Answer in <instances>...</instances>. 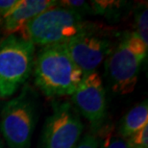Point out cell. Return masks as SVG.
Returning a JSON list of instances; mask_svg holds the SVG:
<instances>
[{
  "instance_id": "obj_1",
  "label": "cell",
  "mask_w": 148,
  "mask_h": 148,
  "mask_svg": "<svg viewBox=\"0 0 148 148\" xmlns=\"http://www.w3.org/2000/svg\"><path fill=\"white\" fill-rule=\"evenodd\" d=\"M35 84L49 97L72 95L84 74L63 44L42 47L34 62Z\"/></svg>"
},
{
  "instance_id": "obj_2",
  "label": "cell",
  "mask_w": 148,
  "mask_h": 148,
  "mask_svg": "<svg viewBox=\"0 0 148 148\" xmlns=\"http://www.w3.org/2000/svg\"><path fill=\"white\" fill-rule=\"evenodd\" d=\"M91 25L80 14L57 4L27 23L20 33L34 45L45 47L66 42Z\"/></svg>"
},
{
  "instance_id": "obj_3",
  "label": "cell",
  "mask_w": 148,
  "mask_h": 148,
  "mask_svg": "<svg viewBox=\"0 0 148 148\" xmlns=\"http://www.w3.org/2000/svg\"><path fill=\"white\" fill-rule=\"evenodd\" d=\"M148 46L134 32L123 35L106 59V70L112 91L128 94L135 90Z\"/></svg>"
},
{
  "instance_id": "obj_4",
  "label": "cell",
  "mask_w": 148,
  "mask_h": 148,
  "mask_svg": "<svg viewBox=\"0 0 148 148\" xmlns=\"http://www.w3.org/2000/svg\"><path fill=\"white\" fill-rule=\"evenodd\" d=\"M35 45L21 36L0 41V97L6 98L25 83L34 67Z\"/></svg>"
},
{
  "instance_id": "obj_5",
  "label": "cell",
  "mask_w": 148,
  "mask_h": 148,
  "mask_svg": "<svg viewBox=\"0 0 148 148\" xmlns=\"http://www.w3.org/2000/svg\"><path fill=\"white\" fill-rule=\"evenodd\" d=\"M63 45L84 75L96 71L114 47L111 38L94 24Z\"/></svg>"
},
{
  "instance_id": "obj_6",
  "label": "cell",
  "mask_w": 148,
  "mask_h": 148,
  "mask_svg": "<svg viewBox=\"0 0 148 148\" xmlns=\"http://www.w3.org/2000/svg\"><path fill=\"white\" fill-rule=\"evenodd\" d=\"M35 127L34 106L25 92L5 104L0 131L11 148H29Z\"/></svg>"
},
{
  "instance_id": "obj_7",
  "label": "cell",
  "mask_w": 148,
  "mask_h": 148,
  "mask_svg": "<svg viewBox=\"0 0 148 148\" xmlns=\"http://www.w3.org/2000/svg\"><path fill=\"white\" fill-rule=\"evenodd\" d=\"M84 124L75 108L69 102L54 106L46 119L42 134V148H76Z\"/></svg>"
},
{
  "instance_id": "obj_8",
  "label": "cell",
  "mask_w": 148,
  "mask_h": 148,
  "mask_svg": "<svg viewBox=\"0 0 148 148\" xmlns=\"http://www.w3.org/2000/svg\"><path fill=\"white\" fill-rule=\"evenodd\" d=\"M74 108L90 122L93 131H99L107 114L106 91L97 71L83 76L78 88L71 95Z\"/></svg>"
},
{
  "instance_id": "obj_9",
  "label": "cell",
  "mask_w": 148,
  "mask_h": 148,
  "mask_svg": "<svg viewBox=\"0 0 148 148\" xmlns=\"http://www.w3.org/2000/svg\"><path fill=\"white\" fill-rule=\"evenodd\" d=\"M57 4L58 1L55 0H22L13 13L2 19L3 31L8 36L16 35L38 14Z\"/></svg>"
},
{
  "instance_id": "obj_10",
  "label": "cell",
  "mask_w": 148,
  "mask_h": 148,
  "mask_svg": "<svg viewBox=\"0 0 148 148\" xmlns=\"http://www.w3.org/2000/svg\"><path fill=\"white\" fill-rule=\"evenodd\" d=\"M148 125V104L144 100L140 104L132 108L121 119L119 137L128 140L130 137Z\"/></svg>"
},
{
  "instance_id": "obj_11",
  "label": "cell",
  "mask_w": 148,
  "mask_h": 148,
  "mask_svg": "<svg viewBox=\"0 0 148 148\" xmlns=\"http://www.w3.org/2000/svg\"><path fill=\"white\" fill-rule=\"evenodd\" d=\"M92 14L103 16L108 18H117L121 16L123 8L127 2L125 1H108V0H98L90 1Z\"/></svg>"
},
{
  "instance_id": "obj_12",
  "label": "cell",
  "mask_w": 148,
  "mask_h": 148,
  "mask_svg": "<svg viewBox=\"0 0 148 148\" xmlns=\"http://www.w3.org/2000/svg\"><path fill=\"white\" fill-rule=\"evenodd\" d=\"M135 28L134 33L148 46V11L147 5H141L135 13Z\"/></svg>"
},
{
  "instance_id": "obj_13",
  "label": "cell",
  "mask_w": 148,
  "mask_h": 148,
  "mask_svg": "<svg viewBox=\"0 0 148 148\" xmlns=\"http://www.w3.org/2000/svg\"><path fill=\"white\" fill-rule=\"evenodd\" d=\"M58 5L76 12L81 16H84L86 14H92L90 2L78 1V0H66V1H58Z\"/></svg>"
},
{
  "instance_id": "obj_14",
  "label": "cell",
  "mask_w": 148,
  "mask_h": 148,
  "mask_svg": "<svg viewBox=\"0 0 148 148\" xmlns=\"http://www.w3.org/2000/svg\"><path fill=\"white\" fill-rule=\"evenodd\" d=\"M126 143L129 148H148V125L126 140Z\"/></svg>"
},
{
  "instance_id": "obj_15",
  "label": "cell",
  "mask_w": 148,
  "mask_h": 148,
  "mask_svg": "<svg viewBox=\"0 0 148 148\" xmlns=\"http://www.w3.org/2000/svg\"><path fill=\"white\" fill-rule=\"evenodd\" d=\"M22 3V0H0V19L12 14Z\"/></svg>"
},
{
  "instance_id": "obj_16",
  "label": "cell",
  "mask_w": 148,
  "mask_h": 148,
  "mask_svg": "<svg viewBox=\"0 0 148 148\" xmlns=\"http://www.w3.org/2000/svg\"><path fill=\"white\" fill-rule=\"evenodd\" d=\"M99 148H129L125 140L120 137L108 136L102 143H99Z\"/></svg>"
},
{
  "instance_id": "obj_17",
  "label": "cell",
  "mask_w": 148,
  "mask_h": 148,
  "mask_svg": "<svg viewBox=\"0 0 148 148\" xmlns=\"http://www.w3.org/2000/svg\"><path fill=\"white\" fill-rule=\"evenodd\" d=\"M76 148H99V140L94 135L88 134L79 141Z\"/></svg>"
},
{
  "instance_id": "obj_18",
  "label": "cell",
  "mask_w": 148,
  "mask_h": 148,
  "mask_svg": "<svg viewBox=\"0 0 148 148\" xmlns=\"http://www.w3.org/2000/svg\"><path fill=\"white\" fill-rule=\"evenodd\" d=\"M0 148H3V147H2V145H1V143H0Z\"/></svg>"
},
{
  "instance_id": "obj_19",
  "label": "cell",
  "mask_w": 148,
  "mask_h": 148,
  "mask_svg": "<svg viewBox=\"0 0 148 148\" xmlns=\"http://www.w3.org/2000/svg\"><path fill=\"white\" fill-rule=\"evenodd\" d=\"M2 22V19H0V23H1Z\"/></svg>"
},
{
  "instance_id": "obj_20",
  "label": "cell",
  "mask_w": 148,
  "mask_h": 148,
  "mask_svg": "<svg viewBox=\"0 0 148 148\" xmlns=\"http://www.w3.org/2000/svg\"><path fill=\"white\" fill-rule=\"evenodd\" d=\"M0 98H1V97H0Z\"/></svg>"
}]
</instances>
